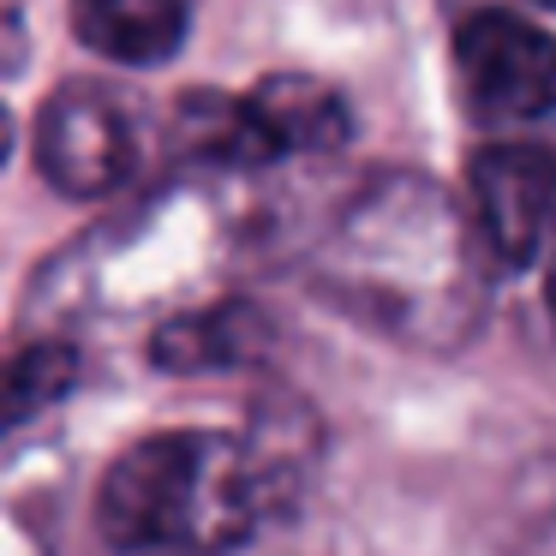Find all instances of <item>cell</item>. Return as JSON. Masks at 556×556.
Masks as SVG:
<instances>
[{
    "mask_svg": "<svg viewBox=\"0 0 556 556\" xmlns=\"http://www.w3.org/2000/svg\"><path fill=\"white\" fill-rule=\"evenodd\" d=\"M7 156H13V114L0 109V168H7Z\"/></svg>",
    "mask_w": 556,
    "mask_h": 556,
    "instance_id": "8fae6325",
    "label": "cell"
},
{
    "mask_svg": "<svg viewBox=\"0 0 556 556\" xmlns=\"http://www.w3.org/2000/svg\"><path fill=\"white\" fill-rule=\"evenodd\" d=\"M252 102V121L264 132L269 156H329L353 138V109L341 102V90H329L324 78L305 73H269L245 90Z\"/></svg>",
    "mask_w": 556,
    "mask_h": 556,
    "instance_id": "5b68a950",
    "label": "cell"
},
{
    "mask_svg": "<svg viewBox=\"0 0 556 556\" xmlns=\"http://www.w3.org/2000/svg\"><path fill=\"white\" fill-rule=\"evenodd\" d=\"M305 484V455L269 431H162L132 443L97 491V532L114 551H228Z\"/></svg>",
    "mask_w": 556,
    "mask_h": 556,
    "instance_id": "6da1fadb",
    "label": "cell"
},
{
    "mask_svg": "<svg viewBox=\"0 0 556 556\" xmlns=\"http://www.w3.org/2000/svg\"><path fill=\"white\" fill-rule=\"evenodd\" d=\"M25 61H30L25 13H18V7H7V0H0V78H13V73H25Z\"/></svg>",
    "mask_w": 556,
    "mask_h": 556,
    "instance_id": "30bf717a",
    "label": "cell"
},
{
    "mask_svg": "<svg viewBox=\"0 0 556 556\" xmlns=\"http://www.w3.org/2000/svg\"><path fill=\"white\" fill-rule=\"evenodd\" d=\"M544 7H556V0H544Z\"/></svg>",
    "mask_w": 556,
    "mask_h": 556,
    "instance_id": "4fadbf2b",
    "label": "cell"
},
{
    "mask_svg": "<svg viewBox=\"0 0 556 556\" xmlns=\"http://www.w3.org/2000/svg\"><path fill=\"white\" fill-rule=\"evenodd\" d=\"M144 132L132 102L97 78H66L37 109V168L61 198H109L138 174Z\"/></svg>",
    "mask_w": 556,
    "mask_h": 556,
    "instance_id": "3957f363",
    "label": "cell"
},
{
    "mask_svg": "<svg viewBox=\"0 0 556 556\" xmlns=\"http://www.w3.org/2000/svg\"><path fill=\"white\" fill-rule=\"evenodd\" d=\"M73 30L114 66H162L186 49L192 0H73Z\"/></svg>",
    "mask_w": 556,
    "mask_h": 556,
    "instance_id": "52a82bcc",
    "label": "cell"
},
{
    "mask_svg": "<svg viewBox=\"0 0 556 556\" xmlns=\"http://www.w3.org/2000/svg\"><path fill=\"white\" fill-rule=\"evenodd\" d=\"M264 348H269V317L245 300H216L204 312H186L174 324H162L156 341H150V365L156 371H180V377L240 371V365L264 359Z\"/></svg>",
    "mask_w": 556,
    "mask_h": 556,
    "instance_id": "8992f818",
    "label": "cell"
},
{
    "mask_svg": "<svg viewBox=\"0 0 556 556\" xmlns=\"http://www.w3.org/2000/svg\"><path fill=\"white\" fill-rule=\"evenodd\" d=\"M460 102L479 126H532L556 114V37L508 7H479L448 37Z\"/></svg>",
    "mask_w": 556,
    "mask_h": 556,
    "instance_id": "7a4b0ae2",
    "label": "cell"
},
{
    "mask_svg": "<svg viewBox=\"0 0 556 556\" xmlns=\"http://www.w3.org/2000/svg\"><path fill=\"white\" fill-rule=\"evenodd\" d=\"M467 192L479 233L503 269H532L556 252V150L484 144L467 162Z\"/></svg>",
    "mask_w": 556,
    "mask_h": 556,
    "instance_id": "277c9868",
    "label": "cell"
},
{
    "mask_svg": "<svg viewBox=\"0 0 556 556\" xmlns=\"http://www.w3.org/2000/svg\"><path fill=\"white\" fill-rule=\"evenodd\" d=\"M73 383H78V348H66V341H37V348L7 353L0 359V443L25 431L30 419H42Z\"/></svg>",
    "mask_w": 556,
    "mask_h": 556,
    "instance_id": "9c48e42d",
    "label": "cell"
},
{
    "mask_svg": "<svg viewBox=\"0 0 556 556\" xmlns=\"http://www.w3.org/2000/svg\"><path fill=\"white\" fill-rule=\"evenodd\" d=\"M551 312H556V269H551Z\"/></svg>",
    "mask_w": 556,
    "mask_h": 556,
    "instance_id": "7c38bea8",
    "label": "cell"
},
{
    "mask_svg": "<svg viewBox=\"0 0 556 556\" xmlns=\"http://www.w3.org/2000/svg\"><path fill=\"white\" fill-rule=\"evenodd\" d=\"M168 144H174V156L198 162V168H228V174H252L276 162L252 121V102L222 97V90H192V97L174 102Z\"/></svg>",
    "mask_w": 556,
    "mask_h": 556,
    "instance_id": "ba28073f",
    "label": "cell"
}]
</instances>
